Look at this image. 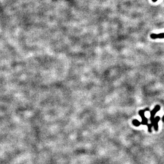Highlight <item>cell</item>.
<instances>
[{
	"mask_svg": "<svg viewBox=\"0 0 164 164\" xmlns=\"http://www.w3.org/2000/svg\"><path fill=\"white\" fill-rule=\"evenodd\" d=\"M146 111V109H144L141 110L139 112V115L141 116V119H142V122H141V123L143 125H147L148 124V119L145 116V111Z\"/></svg>",
	"mask_w": 164,
	"mask_h": 164,
	"instance_id": "1",
	"label": "cell"
},
{
	"mask_svg": "<svg viewBox=\"0 0 164 164\" xmlns=\"http://www.w3.org/2000/svg\"><path fill=\"white\" fill-rule=\"evenodd\" d=\"M160 107L159 105H156L155 107L152 110L150 111V120L151 122H152L153 121V120L155 119V116L156 115V114H157V113L159 110H160Z\"/></svg>",
	"mask_w": 164,
	"mask_h": 164,
	"instance_id": "2",
	"label": "cell"
},
{
	"mask_svg": "<svg viewBox=\"0 0 164 164\" xmlns=\"http://www.w3.org/2000/svg\"><path fill=\"white\" fill-rule=\"evenodd\" d=\"M160 118L159 116H156L155 118L153 121L151 122V123L153 126V128H154L156 131H158V122L160 121Z\"/></svg>",
	"mask_w": 164,
	"mask_h": 164,
	"instance_id": "3",
	"label": "cell"
},
{
	"mask_svg": "<svg viewBox=\"0 0 164 164\" xmlns=\"http://www.w3.org/2000/svg\"><path fill=\"white\" fill-rule=\"evenodd\" d=\"M150 37L152 39H157V38H164V33H160L158 34H152L150 35Z\"/></svg>",
	"mask_w": 164,
	"mask_h": 164,
	"instance_id": "4",
	"label": "cell"
},
{
	"mask_svg": "<svg viewBox=\"0 0 164 164\" xmlns=\"http://www.w3.org/2000/svg\"><path fill=\"white\" fill-rule=\"evenodd\" d=\"M132 124H133V125L135 126H136V127H138V126H139L141 124V122H139V120H138L137 119L133 120Z\"/></svg>",
	"mask_w": 164,
	"mask_h": 164,
	"instance_id": "5",
	"label": "cell"
},
{
	"mask_svg": "<svg viewBox=\"0 0 164 164\" xmlns=\"http://www.w3.org/2000/svg\"><path fill=\"white\" fill-rule=\"evenodd\" d=\"M147 126H148V132L149 133L152 132V130H151V128H152V127L153 126L152 124H148V125H147Z\"/></svg>",
	"mask_w": 164,
	"mask_h": 164,
	"instance_id": "6",
	"label": "cell"
},
{
	"mask_svg": "<svg viewBox=\"0 0 164 164\" xmlns=\"http://www.w3.org/2000/svg\"><path fill=\"white\" fill-rule=\"evenodd\" d=\"M162 122H164V115L163 116V118H162Z\"/></svg>",
	"mask_w": 164,
	"mask_h": 164,
	"instance_id": "7",
	"label": "cell"
},
{
	"mask_svg": "<svg viewBox=\"0 0 164 164\" xmlns=\"http://www.w3.org/2000/svg\"><path fill=\"white\" fill-rule=\"evenodd\" d=\"M152 2H157L158 0H152Z\"/></svg>",
	"mask_w": 164,
	"mask_h": 164,
	"instance_id": "8",
	"label": "cell"
}]
</instances>
